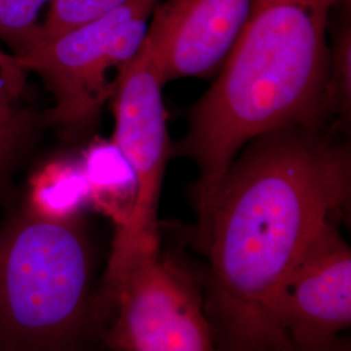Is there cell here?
<instances>
[{
  "mask_svg": "<svg viewBox=\"0 0 351 351\" xmlns=\"http://www.w3.org/2000/svg\"><path fill=\"white\" fill-rule=\"evenodd\" d=\"M350 177V147L326 123L278 128L239 151L198 232L219 350L290 351L275 322L277 290L346 204Z\"/></svg>",
  "mask_w": 351,
  "mask_h": 351,
  "instance_id": "6da1fadb",
  "label": "cell"
},
{
  "mask_svg": "<svg viewBox=\"0 0 351 351\" xmlns=\"http://www.w3.org/2000/svg\"><path fill=\"white\" fill-rule=\"evenodd\" d=\"M346 0H252L219 78L190 113L176 154L197 164L198 230L228 168L251 139L284 126L326 123L330 13Z\"/></svg>",
  "mask_w": 351,
  "mask_h": 351,
  "instance_id": "7a4b0ae2",
  "label": "cell"
},
{
  "mask_svg": "<svg viewBox=\"0 0 351 351\" xmlns=\"http://www.w3.org/2000/svg\"><path fill=\"white\" fill-rule=\"evenodd\" d=\"M88 247L73 220L27 215L0 247V328L40 345L63 337L84 311Z\"/></svg>",
  "mask_w": 351,
  "mask_h": 351,
  "instance_id": "3957f363",
  "label": "cell"
},
{
  "mask_svg": "<svg viewBox=\"0 0 351 351\" xmlns=\"http://www.w3.org/2000/svg\"><path fill=\"white\" fill-rule=\"evenodd\" d=\"M163 86L142 43L137 55L120 69L112 95L113 145L133 175L136 197L128 221L116 230L106 276L108 300L137 256L159 250L158 207L171 152Z\"/></svg>",
  "mask_w": 351,
  "mask_h": 351,
  "instance_id": "277c9868",
  "label": "cell"
},
{
  "mask_svg": "<svg viewBox=\"0 0 351 351\" xmlns=\"http://www.w3.org/2000/svg\"><path fill=\"white\" fill-rule=\"evenodd\" d=\"M160 0H126L99 17L75 26L17 58L50 88V120L75 128L90 123L112 98L119 73L138 52Z\"/></svg>",
  "mask_w": 351,
  "mask_h": 351,
  "instance_id": "5b68a950",
  "label": "cell"
},
{
  "mask_svg": "<svg viewBox=\"0 0 351 351\" xmlns=\"http://www.w3.org/2000/svg\"><path fill=\"white\" fill-rule=\"evenodd\" d=\"M112 300L107 341L117 351H220L203 300L188 272L159 250L128 267Z\"/></svg>",
  "mask_w": 351,
  "mask_h": 351,
  "instance_id": "8992f818",
  "label": "cell"
},
{
  "mask_svg": "<svg viewBox=\"0 0 351 351\" xmlns=\"http://www.w3.org/2000/svg\"><path fill=\"white\" fill-rule=\"evenodd\" d=\"M274 315L290 349L322 348L351 323V251L326 223L277 290Z\"/></svg>",
  "mask_w": 351,
  "mask_h": 351,
  "instance_id": "52a82bcc",
  "label": "cell"
},
{
  "mask_svg": "<svg viewBox=\"0 0 351 351\" xmlns=\"http://www.w3.org/2000/svg\"><path fill=\"white\" fill-rule=\"evenodd\" d=\"M252 0H167L151 16L145 47L164 85L211 73L226 63Z\"/></svg>",
  "mask_w": 351,
  "mask_h": 351,
  "instance_id": "ba28073f",
  "label": "cell"
},
{
  "mask_svg": "<svg viewBox=\"0 0 351 351\" xmlns=\"http://www.w3.org/2000/svg\"><path fill=\"white\" fill-rule=\"evenodd\" d=\"M88 180L90 201L124 226L133 208L136 185L133 175L116 146H99L88 152L82 168Z\"/></svg>",
  "mask_w": 351,
  "mask_h": 351,
  "instance_id": "9c48e42d",
  "label": "cell"
},
{
  "mask_svg": "<svg viewBox=\"0 0 351 351\" xmlns=\"http://www.w3.org/2000/svg\"><path fill=\"white\" fill-rule=\"evenodd\" d=\"M88 201V180L84 169L77 165L63 162L47 164L30 180V213L40 219L73 220Z\"/></svg>",
  "mask_w": 351,
  "mask_h": 351,
  "instance_id": "30bf717a",
  "label": "cell"
},
{
  "mask_svg": "<svg viewBox=\"0 0 351 351\" xmlns=\"http://www.w3.org/2000/svg\"><path fill=\"white\" fill-rule=\"evenodd\" d=\"M53 0H0V40L20 58L37 46L42 10Z\"/></svg>",
  "mask_w": 351,
  "mask_h": 351,
  "instance_id": "8fae6325",
  "label": "cell"
},
{
  "mask_svg": "<svg viewBox=\"0 0 351 351\" xmlns=\"http://www.w3.org/2000/svg\"><path fill=\"white\" fill-rule=\"evenodd\" d=\"M126 0H53L42 23L37 46L124 4ZM36 46V47H37Z\"/></svg>",
  "mask_w": 351,
  "mask_h": 351,
  "instance_id": "7c38bea8",
  "label": "cell"
},
{
  "mask_svg": "<svg viewBox=\"0 0 351 351\" xmlns=\"http://www.w3.org/2000/svg\"><path fill=\"white\" fill-rule=\"evenodd\" d=\"M350 23L343 21L333 38L329 75L330 112L339 113L342 123L350 113Z\"/></svg>",
  "mask_w": 351,
  "mask_h": 351,
  "instance_id": "4fadbf2b",
  "label": "cell"
},
{
  "mask_svg": "<svg viewBox=\"0 0 351 351\" xmlns=\"http://www.w3.org/2000/svg\"><path fill=\"white\" fill-rule=\"evenodd\" d=\"M25 75L17 56L0 50V114L13 116L19 112L16 101L25 88Z\"/></svg>",
  "mask_w": 351,
  "mask_h": 351,
  "instance_id": "5bb4252c",
  "label": "cell"
},
{
  "mask_svg": "<svg viewBox=\"0 0 351 351\" xmlns=\"http://www.w3.org/2000/svg\"><path fill=\"white\" fill-rule=\"evenodd\" d=\"M25 119L20 112L13 116L0 114V165L14 150L24 132Z\"/></svg>",
  "mask_w": 351,
  "mask_h": 351,
  "instance_id": "9a60e30c",
  "label": "cell"
},
{
  "mask_svg": "<svg viewBox=\"0 0 351 351\" xmlns=\"http://www.w3.org/2000/svg\"><path fill=\"white\" fill-rule=\"evenodd\" d=\"M290 351H346L345 349H339L336 346V341L332 342V343H328L326 346H322V348H315V349H304V350H295V349H291Z\"/></svg>",
  "mask_w": 351,
  "mask_h": 351,
  "instance_id": "2e32d148",
  "label": "cell"
}]
</instances>
